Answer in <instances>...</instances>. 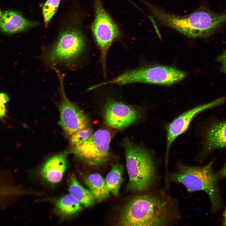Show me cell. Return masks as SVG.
Wrapping results in <instances>:
<instances>
[{
    "mask_svg": "<svg viewBox=\"0 0 226 226\" xmlns=\"http://www.w3.org/2000/svg\"><path fill=\"white\" fill-rule=\"evenodd\" d=\"M105 124L116 129L126 128L140 118V113L133 107L113 99H108L103 109Z\"/></svg>",
    "mask_w": 226,
    "mask_h": 226,
    "instance_id": "obj_10",
    "label": "cell"
},
{
    "mask_svg": "<svg viewBox=\"0 0 226 226\" xmlns=\"http://www.w3.org/2000/svg\"><path fill=\"white\" fill-rule=\"evenodd\" d=\"M111 140V134L108 130L99 129L82 143L72 146L71 151L88 165H101L110 158Z\"/></svg>",
    "mask_w": 226,
    "mask_h": 226,
    "instance_id": "obj_7",
    "label": "cell"
},
{
    "mask_svg": "<svg viewBox=\"0 0 226 226\" xmlns=\"http://www.w3.org/2000/svg\"><path fill=\"white\" fill-rule=\"evenodd\" d=\"M61 0H47L42 8V13L45 24H48L56 12Z\"/></svg>",
    "mask_w": 226,
    "mask_h": 226,
    "instance_id": "obj_19",
    "label": "cell"
},
{
    "mask_svg": "<svg viewBox=\"0 0 226 226\" xmlns=\"http://www.w3.org/2000/svg\"><path fill=\"white\" fill-rule=\"evenodd\" d=\"M69 191L71 195L86 207L92 206L95 203V200L89 190L83 187L73 176L70 178Z\"/></svg>",
    "mask_w": 226,
    "mask_h": 226,
    "instance_id": "obj_16",
    "label": "cell"
},
{
    "mask_svg": "<svg viewBox=\"0 0 226 226\" xmlns=\"http://www.w3.org/2000/svg\"><path fill=\"white\" fill-rule=\"evenodd\" d=\"M220 176L221 177L226 176V163L223 168L219 172Z\"/></svg>",
    "mask_w": 226,
    "mask_h": 226,
    "instance_id": "obj_24",
    "label": "cell"
},
{
    "mask_svg": "<svg viewBox=\"0 0 226 226\" xmlns=\"http://www.w3.org/2000/svg\"><path fill=\"white\" fill-rule=\"evenodd\" d=\"M212 163L202 167L181 166L172 175L174 182L181 183L189 192L202 191L210 198L213 210L220 204L217 179L212 169Z\"/></svg>",
    "mask_w": 226,
    "mask_h": 226,
    "instance_id": "obj_6",
    "label": "cell"
},
{
    "mask_svg": "<svg viewBox=\"0 0 226 226\" xmlns=\"http://www.w3.org/2000/svg\"><path fill=\"white\" fill-rule=\"evenodd\" d=\"M85 40L80 30L68 29L62 32L56 41L45 51L43 60L53 70L60 67L73 68L84 51Z\"/></svg>",
    "mask_w": 226,
    "mask_h": 226,
    "instance_id": "obj_4",
    "label": "cell"
},
{
    "mask_svg": "<svg viewBox=\"0 0 226 226\" xmlns=\"http://www.w3.org/2000/svg\"><path fill=\"white\" fill-rule=\"evenodd\" d=\"M186 73L174 67L155 65L127 71L109 81L97 84L99 87L109 84L122 85L134 83L165 86L174 84L183 79Z\"/></svg>",
    "mask_w": 226,
    "mask_h": 226,
    "instance_id": "obj_5",
    "label": "cell"
},
{
    "mask_svg": "<svg viewBox=\"0 0 226 226\" xmlns=\"http://www.w3.org/2000/svg\"><path fill=\"white\" fill-rule=\"evenodd\" d=\"M216 60L220 64V72L226 75V50L218 56Z\"/></svg>",
    "mask_w": 226,
    "mask_h": 226,
    "instance_id": "obj_23",
    "label": "cell"
},
{
    "mask_svg": "<svg viewBox=\"0 0 226 226\" xmlns=\"http://www.w3.org/2000/svg\"><path fill=\"white\" fill-rule=\"evenodd\" d=\"M111 169L107 175L105 181L110 192L116 196L118 195L121 185L123 181L122 174L124 167L119 164L111 165Z\"/></svg>",
    "mask_w": 226,
    "mask_h": 226,
    "instance_id": "obj_17",
    "label": "cell"
},
{
    "mask_svg": "<svg viewBox=\"0 0 226 226\" xmlns=\"http://www.w3.org/2000/svg\"><path fill=\"white\" fill-rule=\"evenodd\" d=\"M148 5L159 23L190 38L208 37L226 22V13L217 14L204 7L189 14L178 16L168 13L150 4Z\"/></svg>",
    "mask_w": 226,
    "mask_h": 226,
    "instance_id": "obj_1",
    "label": "cell"
},
{
    "mask_svg": "<svg viewBox=\"0 0 226 226\" xmlns=\"http://www.w3.org/2000/svg\"><path fill=\"white\" fill-rule=\"evenodd\" d=\"M95 17L92 30L100 51L101 61L104 75L109 49L120 35L117 26L104 8L100 0H95Z\"/></svg>",
    "mask_w": 226,
    "mask_h": 226,
    "instance_id": "obj_8",
    "label": "cell"
},
{
    "mask_svg": "<svg viewBox=\"0 0 226 226\" xmlns=\"http://www.w3.org/2000/svg\"><path fill=\"white\" fill-rule=\"evenodd\" d=\"M205 150L210 151L226 147V121H218L210 125L205 136Z\"/></svg>",
    "mask_w": 226,
    "mask_h": 226,
    "instance_id": "obj_14",
    "label": "cell"
},
{
    "mask_svg": "<svg viewBox=\"0 0 226 226\" xmlns=\"http://www.w3.org/2000/svg\"><path fill=\"white\" fill-rule=\"evenodd\" d=\"M226 101V97H223L193 108L183 113L169 124L166 127V159H167L170 149L175 139L187 130L196 115L204 110L222 105Z\"/></svg>",
    "mask_w": 226,
    "mask_h": 226,
    "instance_id": "obj_11",
    "label": "cell"
},
{
    "mask_svg": "<svg viewBox=\"0 0 226 226\" xmlns=\"http://www.w3.org/2000/svg\"><path fill=\"white\" fill-rule=\"evenodd\" d=\"M37 24V22L29 20L18 13L11 10L4 12L0 19V29L9 34L23 31Z\"/></svg>",
    "mask_w": 226,
    "mask_h": 226,
    "instance_id": "obj_13",
    "label": "cell"
},
{
    "mask_svg": "<svg viewBox=\"0 0 226 226\" xmlns=\"http://www.w3.org/2000/svg\"><path fill=\"white\" fill-rule=\"evenodd\" d=\"M81 204L70 194L65 195L56 202V206L62 215L68 216L75 214L82 209Z\"/></svg>",
    "mask_w": 226,
    "mask_h": 226,
    "instance_id": "obj_18",
    "label": "cell"
},
{
    "mask_svg": "<svg viewBox=\"0 0 226 226\" xmlns=\"http://www.w3.org/2000/svg\"><path fill=\"white\" fill-rule=\"evenodd\" d=\"M9 98L5 92L0 93V119H2L6 115V108L4 104L9 100Z\"/></svg>",
    "mask_w": 226,
    "mask_h": 226,
    "instance_id": "obj_22",
    "label": "cell"
},
{
    "mask_svg": "<svg viewBox=\"0 0 226 226\" xmlns=\"http://www.w3.org/2000/svg\"><path fill=\"white\" fill-rule=\"evenodd\" d=\"M2 13H1V10H0V18H1V16H2Z\"/></svg>",
    "mask_w": 226,
    "mask_h": 226,
    "instance_id": "obj_26",
    "label": "cell"
},
{
    "mask_svg": "<svg viewBox=\"0 0 226 226\" xmlns=\"http://www.w3.org/2000/svg\"><path fill=\"white\" fill-rule=\"evenodd\" d=\"M93 133L92 128L89 126L81 129L73 134L69 137V143L72 146L83 142Z\"/></svg>",
    "mask_w": 226,
    "mask_h": 226,
    "instance_id": "obj_20",
    "label": "cell"
},
{
    "mask_svg": "<svg viewBox=\"0 0 226 226\" xmlns=\"http://www.w3.org/2000/svg\"><path fill=\"white\" fill-rule=\"evenodd\" d=\"M67 153L63 152L48 159L41 171L43 178L48 182L56 183L62 179L67 168Z\"/></svg>",
    "mask_w": 226,
    "mask_h": 226,
    "instance_id": "obj_12",
    "label": "cell"
},
{
    "mask_svg": "<svg viewBox=\"0 0 226 226\" xmlns=\"http://www.w3.org/2000/svg\"><path fill=\"white\" fill-rule=\"evenodd\" d=\"M24 192L21 188L16 186L0 185V197L18 195Z\"/></svg>",
    "mask_w": 226,
    "mask_h": 226,
    "instance_id": "obj_21",
    "label": "cell"
},
{
    "mask_svg": "<svg viewBox=\"0 0 226 226\" xmlns=\"http://www.w3.org/2000/svg\"><path fill=\"white\" fill-rule=\"evenodd\" d=\"M166 203L154 196L143 195L132 199L121 211L119 225L161 226L168 220Z\"/></svg>",
    "mask_w": 226,
    "mask_h": 226,
    "instance_id": "obj_2",
    "label": "cell"
},
{
    "mask_svg": "<svg viewBox=\"0 0 226 226\" xmlns=\"http://www.w3.org/2000/svg\"><path fill=\"white\" fill-rule=\"evenodd\" d=\"M124 146L129 178L127 189L136 192L147 190L155 183L156 178V168L150 153L128 139L125 140Z\"/></svg>",
    "mask_w": 226,
    "mask_h": 226,
    "instance_id": "obj_3",
    "label": "cell"
},
{
    "mask_svg": "<svg viewBox=\"0 0 226 226\" xmlns=\"http://www.w3.org/2000/svg\"><path fill=\"white\" fill-rule=\"evenodd\" d=\"M84 181L95 201L100 202L110 196L105 180L98 173L89 175L85 178Z\"/></svg>",
    "mask_w": 226,
    "mask_h": 226,
    "instance_id": "obj_15",
    "label": "cell"
},
{
    "mask_svg": "<svg viewBox=\"0 0 226 226\" xmlns=\"http://www.w3.org/2000/svg\"><path fill=\"white\" fill-rule=\"evenodd\" d=\"M56 72L60 85L59 124L65 133L70 137L78 131L89 126V121L79 108L67 97L64 89V75L58 70Z\"/></svg>",
    "mask_w": 226,
    "mask_h": 226,
    "instance_id": "obj_9",
    "label": "cell"
},
{
    "mask_svg": "<svg viewBox=\"0 0 226 226\" xmlns=\"http://www.w3.org/2000/svg\"><path fill=\"white\" fill-rule=\"evenodd\" d=\"M223 224L224 225L226 226V209L225 211V213H224Z\"/></svg>",
    "mask_w": 226,
    "mask_h": 226,
    "instance_id": "obj_25",
    "label": "cell"
}]
</instances>
